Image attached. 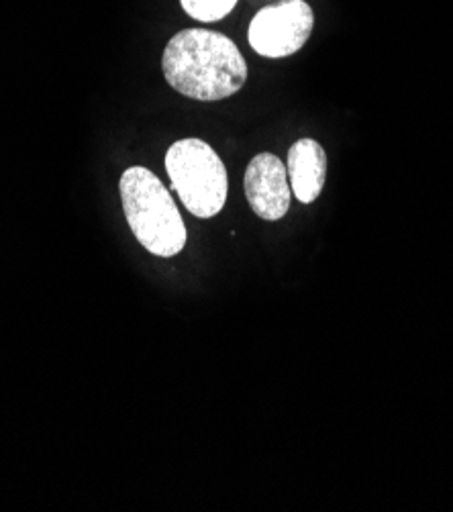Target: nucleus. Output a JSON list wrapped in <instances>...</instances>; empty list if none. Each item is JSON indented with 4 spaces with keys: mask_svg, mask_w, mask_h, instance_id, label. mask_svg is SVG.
<instances>
[{
    "mask_svg": "<svg viewBox=\"0 0 453 512\" xmlns=\"http://www.w3.org/2000/svg\"><path fill=\"white\" fill-rule=\"evenodd\" d=\"M162 68L174 90L203 102L233 96L247 80V64L237 45L227 35L205 29L174 35L166 45Z\"/></svg>",
    "mask_w": 453,
    "mask_h": 512,
    "instance_id": "obj_1",
    "label": "nucleus"
},
{
    "mask_svg": "<svg viewBox=\"0 0 453 512\" xmlns=\"http://www.w3.org/2000/svg\"><path fill=\"white\" fill-rule=\"evenodd\" d=\"M166 172L188 213L198 219L219 215L227 202V170L203 139L176 141L166 153Z\"/></svg>",
    "mask_w": 453,
    "mask_h": 512,
    "instance_id": "obj_3",
    "label": "nucleus"
},
{
    "mask_svg": "<svg viewBox=\"0 0 453 512\" xmlns=\"http://www.w3.org/2000/svg\"><path fill=\"white\" fill-rule=\"evenodd\" d=\"M182 9L196 21L215 23L225 19L237 5V0H180Z\"/></svg>",
    "mask_w": 453,
    "mask_h": 512,
    "instance_id": "obj_7",
    "label": "nucleus"
},
{
    "mask_svg": "<svg viewBox=\"0 0 453 512\" xmlns=\"http://www.w3.org/2000/svg\"><path fill=\"white\" fill-rule=\"evenodd\" d=\"M249 207L264 221H280L290 207L288 170L274 153H260L245 172Z\"/></svg>",
    "mask_w": 453,
    "mask_h": 512,
    "instance_id": "obj_5",
    "label": "nucleus"
},
{
    "mask_svg": "<svg viewBox=\"0 0 453 512\" xmlns=\"http://www.w3.org/2000/svg\"><path fill=\"white\" fill-rule=\"evenodd\" d=\"M121 202L137 241L160 258H174L186 245V227L174 198L147 168H129L121 176Z\"/></svg>",
    "mask_w": 453,
    "mask_h": 512,
    "instance_id": "obj_2",
    "label": "nucleus"
},
{
    "mask_svg": "<svg viewBox=\"0 0 453 512\" xmlns=\"http://www.w3.org/2000/svg\"><path fill=\"white\" fill-rule=\"evenodd\" d=\"M288 176L294 196L311 204L319 198L327 178V156L315 139H298L288 151Z\"/></svg>",
    "mask_w": 453,
    "mask_h": 512,
    "instance_id": "obj_6",
    "label": "nucleus"
},
{
    "mask_svg": "<svg viewBox=\"0 0 453 512\" xmlns=\"http://www.w3.org/2000/svg\"><path fill=\"white\" fill-rule=\"evenodd\" d=\"M315 15L305 0H282L262 9L249 25V45L264 58L296 54L313 33Z\"/></svg>",
    "mask_w": 453,
    "mask_h": 512,
    "instance_id": "obj_4",
    "label": "nucleus"
}]
</instances>
